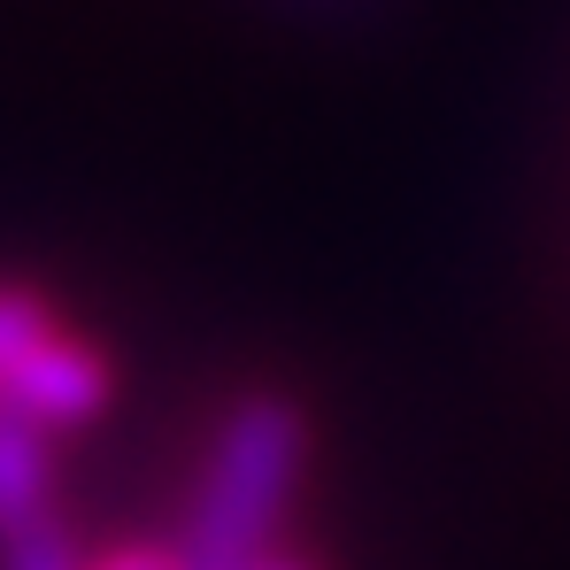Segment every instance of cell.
<instances>
[{"label": "cell", "mask_w": 570, "mask_h": 570, "mask_svg": "<svg viewBox=\"0 0 570 570\" xmlns=\"http://www.w3.org/2000/svg\"><path fill=\"white\" fill-rule=\"evenodd\" d=\"M255 570H301V563H285V556H271V563H255Z\"/></svg>", "instance_id": "obj_7"}, {"label": "cell", "mask_w": 570, "mask_h": 570, "mask_svg": "<svg viewBox=\"0 0 570 570\" xmlns=\"http://www.w3.org/2000/svg\"><path fill=\"white\" fill-rule=\"evenodd\" d=\"M100 570H178L170 556H155V548H124V556H108Z\"/></svg>", "instance_id": "obj_6"}, {"label": "cell", "mask_w": 570, "mask_h": 570, "mask_svg": "<svg viewBox=\"0 0 570 570\" xmlns=\"http://www.w3.org/2000/svg\"><path fill=\"white\" fill-rule=\"evenodd\" d=\"M47 485H55V463H47V432L0 401V540L23 532L31 517H47Z\"/></svg>", "instance_id": "obj_3"}, {"label": "cell", "mask_w": 570, "mask_h": 570, "mask_svg": "<svg viewBox=\"0 0 570 570\" xmlns=\"http://www.w3.org/2000/svg\"><path fill=\"white\" fill-rule=\"evenodd\" d=\"M308 478V416L293 393H239L216 416L200 485L178 524V570H255L271 563L285 509Z\"/></svg>", "instance_id": "obj_1"}, {"label": "cell", "mask_w": 570, "mask_h": 570, "mask_svg": "<svg viewBox=\"0 0 570 570\" xmlns=\"http://www.w3.org/2000/svg\"><path fill=\"white\" fill-rule=\"evenodd\" d=\"M0 401L23 409L39 432H47V424H86V416H100V401H108V363H100L86 340H70V332L55 324L47 340H31V347L0 371Z\"/></svg>", "instance_id": "obj_2"}, {"label": "cell", "mask_w": 570, "mask_h": 570, "mask_svg": "<svg viewBox=\"0 0 570 570\" xmlns=\"http://www.w3.org/2000/svg\"><path fill=\"white\" fill-rule=\"evenodd\" d=\"M55 332V308L39 301V293H16V285H0V371L31 347V340H47Z\"/></svg>", "instance_id": "obj_5"}, {"label": "cell", "mask_w": 570, "mask_h": 570, "mask_svg": "<svg viewBox=\"0 0 570 570\" xmlns=\"http://www.w3.org/2000/svg\"><path fill=\"white\" fill-rule=\"evenodd\" d=\"M0 570H86V563H78L70 524L47 509V517H31L23 532H8V540H0Z\"/></svg>", "instance_id": "obj_4"}]
</instances>
